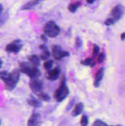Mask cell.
<instances>
[{
	"mask_svg": "<svg viewBox=\"0 0 125 126\" xmlns=\"http://www.w3.org/2000/svg\"><path fill=\"white\" fill-rule=\"evenodd\" d=\"M19 70L15 69L12 73H8L6 71L0 72V78L4 81L5 88L7 91H11L15 87L20 79Z\"/></svg>",
	"mask_w": 125,
	"mask_h": 126,
	"instance_id": "obj_1",
	"label": "cell"
},
{
	"mask_svg": "<svg viewBox=\"0 0 125 126\" xmlns=\"http://www.w3.org/2000/svg\"><path fill=\"white\" fill-rule=\"evenodd\" d=\"M20 68L22 73L26 74L31 79L38 78L41 74L38 68L28 62H21L20 63Z\"/></svg>",
	"mask_w": 125,
	"mask_h": 126,
	"instance_id": "obj_2",
	"label": "cell"
},
{
	"mask_svg": "<svg viewBox=\"0 0 125 126\" xmlns=\"http://www.w3.org/2000/svg\"><path fill=\"white\" fill-rule=\"evenodd\" d=\"M69 91L66 84V78L64 76L62 78L58 88L56 90L54 94V97L56 102H61L68 96Z\"/></svg>",
	"mask_w": 125,
	"mask_h": 126,
	"instance_id": "obj_3",
	"label": "cell"
},
{
	"mask_svg": "<svg viewBox=\"0 0 125 126\" xmlns=\"http://www.w3.org/2000/svg\"><path fill=\"white\" fill-rule=\"evenodd\" d=\"M44 33L49 38H55L60 33V28L53 21H49L44 27Z\"/></svg>",
	"mask_w": 125,
	"mask_h": 126,
	"instance_id": "obj_4",
	"label": "cell"
},
{
	"mask_svg": "<svg viewBox=\"0 0 125 126\" xmlns=\"http://www.w3.org/2000/svg\"><path fill=\"white\" fill-rule=\"evenodd\" d=\"M23 46V43L20 39H16L7 44L6 47V51L9 53L17 54L20 51Z\"/></svg>",
	"mask_w": 125,
	"mask_h": 126,
	"instance_id": "obj_5",
	"label": "cell"
},
{
	"mask_svg": "<svg viewBox=\"0 0 125 126\" xmlns=\"http://www.w3.org/2000/svg\"><path fill=\"white\" fill-rule=\"evenodd\" d=\"M125 12V7L121 4H118L113 8L111 11L112 18L116 21L120 20Z\"/></svg>",
	"mask_w": 125,
	"mask_h": 126,
	"instance_id": "obj_6",
	"label": "cell"
},
{
	"mask_svg": "<svg viewBox=\"0 0 125 126\" xmlns=\"http://www.w3.org/2000/svg\"><path fill=\"white\" fill-rule=\"evenodd\" d=\"M29 87L34 93L38 95L41 93L43 89V83L40 79L38 78L31 79L29 82Z\"/></svg>",
	"mask_w": 125,
	"mask_h": 126,
	"instance_id": "obj_7",
	"label": "cell"
},
{
	"mask_svg": "<svg viewBox=\"0 0 125 126\" xmlns=\"http://www.w3.org/2000/svg\"><path fill=\"white\" fill-rule=\"evenodd\" d=\"M52 55L56 60H60L63 57L69 56L68 52L64 51L62 47L60 46H53L52 47Z\"/></svg>",
	"mask_w": 125,
	"mask_h": 126,
	"instance_id": "obj_8",
	"label": "cell"
},
{
	"mask_svg": "<svg viewBox=\"0 0 125 126\" xmlns=\"http://www.w3.org/2000/svg\"><path fill=\"white\" fill-rule=\"evenodd\" d=\"M41 123L40 116L37 112H34L28 121V126H39Z\"/></svg>",
	"mask_w": 125,
	"mask_h": 126,
	"instance_id": "obj_9",
	"label": "cell"
},
{
	"mask_svg": "<svg viewBox=\"0 0 125 126\" xmlns=\"http://www.w3.org/2000/svg\"><path fill=\"white\" fill-rule=\"evenodd\" d=\"M61 73V69L60 67H55L54 69L48 71L47 73V78L50 81H55L58 78Z\"/></svg>",
	"mask_w": 125,
	"mask_h": 126,
	"instance_id": "obj_10",
	"label": "cell"
},
{
	"mask_svg": "<svg viewBox=\"0 0 125 126\" xmlns=\"http://www.w3.org/2000/svg\"><path fill=\"white\" fill-rule=\"evenodd\" d=\"M104 68H101L99 69L97 72L96 75L95 76V79L94 81V86L96 87H99L100 85V82H101L102 79L103 77H104Z\"/></svg>",
	"mask_w": 125,
	"mask_h": 126,
	"instance_id": "obj_11",
	"label": "cell"
},
{
	"mask_svg": "<svg viewBox=\"0 0 125 126\" xmlns=\"http://www.w3.org/2000/svg\"><path fill=\"white\" fill-rule=\"evenodd\" d=\"M28 105H29L30 106L33 107H35V108H40L42 106V103L40 101H39V100L36 99V98H34L33 96H31V97L29 98H28V100H27Z\"/></svg>",
	"mask_w": 125,
	"mask_h": 126,
	"instance_id": "obj_12",
	"label": "cell"
},
{
	"mask_svg": "<svg viewBox=\"0 0 125 126\" xmlns=\"http://www.w3.org/2000/svg\"><path fill=\"white\" fill-rule=\"evenodd\" d=\"M83 108H84V105H83V103H79L77 104L75 107L74 110L72 111V115L73 116H77L79 114H80L83 111Z\"/></svg>",
	"mask_w": 125,
	"mask_h": 126,
	"instance_id": "obj_13",
	"label": "cell"
},
{
	"mask_svg": "<svg viewBox=\"0 0 125 126\" xmlns=\"http://www.w3.org/2000/svg\"><path fill=\"white\" fill-rule=\"evenodd\" d=\"M28 60H29V62L31 63V65L36 66V67H38V66L40 65V60H39V58L37 55H29L28 57Z\"/></svg>",
	"mask_w": 125,
	"mask_h": 126,
	"instance_id": "obj_14",
	"label": "cell"
},
{
	"mask_svg": "<svg viewBox=\"0 0 125 126\" xmlns=\"http://www.w3.org/2000/svg\"><path fill=\"white\" fill-rule=\"evenodd\" d=\"M39 2V1H29V2H27L26 4L24 5V6L23 7V9L24 10H28V9H31L33 7H35L37 4Z\"/></svg>",
	"mask_w": 125,
	"mask_h": 126,
	"instance_id": "obj_15",
	"label": "cell"
},
{
	"mask_svg": "<svg viewBox=\"0 0 125 126\" xmlns=\"http://www.w3.org/2000/svg\"><path fill=\"white\" fill-rule=\"evenodd\" d=\"M81 5L80 2H76L75 3H71L68 6V9L72 13H75L77 11V8Z\"/></svg>",
	"mask_w": 125,
	"mask_h": 126,
	"instance_id": "obj_16",
	"label": "cell"
},
{
	"mask_svg": "<svg viewBox=\"0 0 125 126\" xmlns=\"http://www.w3.org/2000/svg\"><path fill=\"white\" fill-rule=\"evenodd\" d=\"M81 64L83 65H88V66H90L91 67H93L94 66V62H93V59H90V58H88V59H85V60L80 62Z\"/></svg>",
	"mask_w": 125,
	"mask_h": 126,
	"instance_id": "obj_17",
	"label": "cell"
},
{
	"mask_svg": "<svg viewBox=\"0 0 125 126\" xmlns=\"http://www.w3.org/2000/svg\"><path fill=\"white\" fill-rule=\"evenodd\" d=\"M38 96L40 100L44 101V102H48V101H49L50 100V97L49 95H47V94L45 93H42V92L39 94L38 95Z\"/></svg>",
	"mask_w": 125,
	"mask_h": 126,
	"instance_id": "obj_18",
	"label": "cell"
},
{
	"mask_svg": "<svg viewBox=\"0 0 125 126\" xmlns=\"http://www.w3.org/2000/svg\"><path fill=\"white\" fill-rule=\"evenodd\" d=\"M53 65V61L51 60H49L48 61L45 62L44 64V68L47 70H50L52 68Z\"/></svg>",
	"mask_w": 125,
	"mask_h": 126,
	"instance_id": "obj_19",
	"label": "cell"
},
{
	"mask_svg": "<svg viewBox=\"0 0 125 126\" xmlns=\"http://www.w3.org/2000/svg\"><path fill=\"white\" fill-rule=\"evenodd\" d=\"M49 57H50V52L47 50V51H44L42 54H40L39 58L42 60H46L47 59H49Z\"/></svg>",
	"mask_w": 125,
	"mask_h": 126,
	"instance_id": "obj_20",
	"label": "cell"
},
{
	"mask_svg": "<svg viewBox=\"0 0 125 126\" xmlns=\"http://www.w3.org/2000/svg\"><path fill=\"white\" fill-rule=\"evenodd\" d=\"M88 124V117L86 115H83L80 121L81 126H87Z\"/></svg>",
	"mask_w": 125,
	"mask_h": 126,
	"instance_id": "obj_21",
	"label": "cell"
},
{
	"mask_svg": "<svg viewBox=\"0 0 125 126\" xmlns=\"http://www.w3.org/2000/svg\"><path fill=\"white\" fill-rule=\"evenodd\" d=\"M93 126H108L105 124V123H104L103 121L100 120H96L93 123Z\"/></svg>",
	"mask_w": 125,
	"mask_h": 126,
	"instance_id": "obj_22",
	"label": "cell"
},
{
	"mask_svg": "<svg viewBox=\"0 0 125 126\" xmlns=\"http://www.w3.org/2000/svg\"><path fill=\"white\" fill-rule=\"evenodd\" d=\"M99 47L98 45H94V47H93V55L94 57H96L98 55L99 52Z\"/></svg>",
	"mask_w": 125,
	"mask_h": 126,
	"instance_id": "obj_23",
	"label": "cell"
},
{
	"mask_svg": "<svg viewBox=\"0 0 125 126\" xmlns=\"http://www.w3.org/2000/svg\"><path fill=\"white\" fill-rule=\"evenodd\" d=\"M116 22V21L114 20L113 18H107V20H105V21L104 22V24L105 25H113L114 23Z\"/></svg>",
	"mask_w": 125,
	"mask_h": 126,
	"instance_id": "obj_24",
	"label": "cell"
},
{
	"mask_svg": "<svg viewBox=\"0 0 125 126\" xmlns=\"http://www.w3.org/2000/svg\"><path fill=\"white\" fill-rule=\"evenodd\" d=\"M105 55L104 52H101L100 53V54L99 55L98 58V61L99 63H103L104 62V60H105Z\"/></svg>",
	"mask_w": 125,
	"mask_h": 126,
	"instance_id": "obj_25",
	"label": "cell"
},
{
	"mask_svg": "<svg viewBox=\"0 0 125 126\" xmlns=\"http://www.w3.org/2000/svg\"><path fill=\"white\" fill-rule=\"evenodd\" d=\"M75 46H76V47H78V48L82 46V40H81V39L78 36L76 37V39H75Z\"/></svg>",
	"mask_w": 125,
	"mask_h": 126,
	"instance_id": "obj_26",
	"label": "cell"
},
{
	"mask_svg": "<svg viewBox=\"0 0 125 126\" xmlns=\"http://www.w3.org/2000/svg\"><path fill=\"white\" fill-rule=\"evenodd\" d=\"M74 103H75L74 99L71 100L69 102V105H67V108H66V110H69L71 109V108H72V107H73Z\"/></svg>",
	"mask_w": 125,
	"mask_h": 126,
	"instance_id": "obj_27",
	"label": "cell"
},
{
	"mask_svg": "<svg viewBox=\"0 0 125 126\" xmlns=\"http://www.w3.org/2000/svg\"><path fill=\"white\" fill-rule=\"evenodd\" d=\"M39 47L40 48V49H41L42 50H43V51H47V50H48V47H47V46H45V44H42V45H40L39 46Z\"/></svg>",
	"mask_w": 125,
	"mask_h": 126,
	"instance_id": "obj_28",
	"label": "cell"
},
{
	"mask_svg": "<svg viewBox=\"0 0 125 126\" xmlns=\"http://www.w3.org/2000/svg\"><path fill=\"white\" fill-rule=\"evenodd\" d=\"M40 39H41L42 40L44 41L47 42V37L45 36V34H42L41 35H40Z\"/></svg>",
	"mask_w": 125,
	"mask_h": 126,
	"instance_id": "obj_29",
	"label": "cell"
},
{
	"mask_svg": "<svg viewBox=\"0 0 125 126\" xmlns=\"http://www.w3.org/2000/svg\"><path fill=\"white\" fill-rule=\"evenodd\" d=\"M121 40H125V33H123L121 34Z\"/></svg>",
	"mask_w": 125,
	"mask_h": 126,
	"instance_id": "obj_30",
	"label": "cell"
},
{
	"mask_svg": "<svg viewBox=\"0 0 125 126\" xmlns=\"http://www.w3.org/2000/svg\"><path fill=\"white\" fill-rule=\"evenodd\" d=\"M2 10H3V6H2V4H0V15H1V13H2Z\"/></svg>",
	"mask_w": 125,
	"mask_h": 126,
	"instance_id": "obj_31",
	"label": "cell"
},
{
	"mask_svg": "<svg viewBox=\"0 0 125 126\" xmlns=\"http://www.w3.org/2000/svg\"><path fill=\"white\" fill-rule=\"evenodd\" d=\"M87 2H88V4H92V3H93V2H94V1H89V0H87Z\"/></svg>",
	"mask_w": 125,
	"mask_h": 126,
	"instance_id": "obj_32",
	"label": "cell"
},
{
	"mask_svg": "<svg viewBox=\"0 0 125 126\" xmlns=\"http://www.w3.org/2000/svg\"><path fill=\"white\" fill-rule=\"evenodd\" d=\"M2 65V60H1V59H0V68H1Z\"/></svg>",
	"mask_w": 125,
	"mask_h": 126,
	"instance_id": "obj_33",
	"label": "cell"
},
{
	"mask_svg": "<svg viewBox=\"0 0 125 126\" xmlns=\"http://www.w3.org/2000/svg\"><path fill=\"white\" fill-rule=\"evenodd\" d=\"M1 120H0V126H1Z\"/></svg>",
	"mask_w": 125,
	"mask_h": 126,
	"instance_id": "obj_34",
	"label": "cell"
},
{
	"mask_svg": "<svg viewBox=\"0 0 125 126\" xmlns=\"http://www.w3.org/2000/svg\"></svg>",
	"mask_w": 125,
	"mask_h": 126,
	"instance_id": "obj_35",
	"label": "cell"
}]
</instances>
